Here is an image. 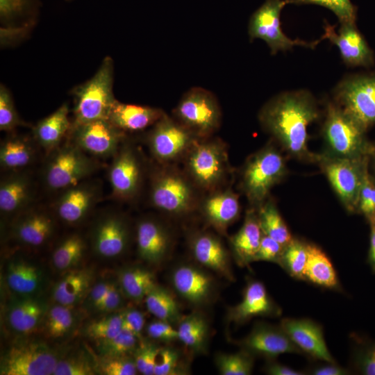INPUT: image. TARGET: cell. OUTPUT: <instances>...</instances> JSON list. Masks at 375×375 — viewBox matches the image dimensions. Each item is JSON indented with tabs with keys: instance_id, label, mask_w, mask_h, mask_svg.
I'll return each instance as SVG.
<instances>
[{
	"instance_id": "cell-1",
	"label": "cell",
	"mask_w": 375,
	"mask_h": 375,
	"mask_svg": "<svg viewBox=\"0 0 375 375\" xmlns=\"http://www.w3.org/2000/svg\"><path fill=\"white\" fill-rule=\"evenodd\" d=\"M315 100L306 91L281 94L260 110L259 121L264 129L291 157L318 162L320 155L308 147V126L319 117Z\"/></svg>"
},
{
	"instance_id": "cell-2",
	"label": "cell",
	"mask_w": 375,
	"mask_h": 375,
	"mask_svg": "<svg viewBox=\"0 0 375 375\" xmlns=\"http://www.w3.org/2000/svg\"><path fill=\"white\" fill-rule=\"evenodd\" d=\"M151 173L149 201L158 210L183 217L198 210L199 190L183 170L173 164H159Z\"/></svg>"
},
{
	"instance_id": "cell-3",
	"label": "cell",
	"mask_w": 375,
	"mask_h": 375,
	"mask_svg": "<svg viewBox=\"0 0 375 375\" xmlns=\"http://www.w3.org/2000/svg\"><path fill=\"white\" fill-rule=\"evenodd\" d=\"M183 171L204 192L222 188L231 172L226 144L219 138H199L182 159Z\"/></svg>"
},
{
	"instance_id": "cell-4",
	"label": "cell",
	"mask_w": 375,
	"mask_h": 375,
	"mask_svg": "<svg viewBox=\"0 0 375 375\" xmlns=\"http://www.w3.org/2000/svg\"><path fill=\"white\" fill-rule=\"evenodd\" d=\"M288 173L285 158L273 144L268 143L245 161L241 170L240 189L250 204L257 208Z\"/></svg>"
},
{
	"instance_id": "cell-5",
	"label": "cell",
	"mask_w": 375,
	"mask_h": 375,
	"mask_svg": "<svg viewBox=\"0 0 375 375\" xmlns=\"http://www.w3.org/2000/svg\"><path fill=\"white\" fill-rule=\"evenodd\" d=\"M113 69V61L107 56L90 79L74 89L73 125L108 119L116 101L112 92Z\"/></svg>"
},
{
	"instance_id": "cell-6",
	"label": "cell",
	"mask_w": 375,
	"mask_h": 375,
	"mask_svg": "<svg viewBox=\"0 0 375 375\" xmlns=\"http://www.w3.org/2000/svg\"><path fill=\"white\" fill-rule=\"evenodd\" d=\"M365 131L338 105H328L322 130L328 148L326 154L341 158L369 157L375 147L367 140Z\"/></svg>"
},
{
	"instance_id": "cell-7",
	"label": "cell",
	"mask_w": 375,
	"mask_h": 375,
	"mask_svg": "<svg viewBox=\"0 0 375 375\" xmlns=\"http://www.w3.org/2000/svg\"><path fill=\"white\" fill-rule=\"evenodd\" d=\"M97 162L74 143L60 145L48 153L43 181L51 190H63L92 174Z\"/></svg>"
},
{
	"instance_id": "cell-8",
	"label": "cell",
	"mask_w": 375,
	"mask_h": 375,
	"mask_svg": "<svg viewBox=\"0 0 375 375\" xmlns=\"http://www.w3.org/2000/svg\"><path fill=\"white\" fill-rule=\"evenodd\" d=\"M173 117L198 138L211 137L219 128L222 111L217 98L201 88H192L173 110Z\"/></svg>"
},
{
	"instance_id": "cell-9",
	"label": "cell",
	"mask_w": 375,
	"mask_h": 375,
	"mask_svg": "<svg viewBox=\"0 0 375 375\" xmlns=\"http://www.w3.org/2000/svg\"><path fill=\"white\" fill-rule=\"evenodd\" d=\"M369 157L341 158L320 155L321 167L339 199L349 212L358 211L359 195Z\"/></svg>"
},
{
	"instance_id": "cell-10",
	"label": "cell",
	"mask_w": 375,
	"mask_h": 375,
	"mask_svg": "<svg viewBox=\"0 0 375 375\" xmlns=\"http://www.w3.org/2000/svg\"><path fill=\"white\" fill-rule=\"evenodd\" d=\"M197 139L189 129L165 113L150 128L147 143L159 164H173L183 158Z\"/></svg>"
},
{
	"instance_id": "cell-11",
	"label": "cell",
	"mask_w": 375,
	"mask_h": 375,
	"mask_svg": "<svg viewBox=\"0 0 375 375\" xmlns=\"http://www.w3.org/2000/svg\"><path fill=\"white\" fill-rule=\"evenodd\" d=\"M335 98L365 130L375 124V73L350 76L337 87Z\"/></svg>"
},
{
	"instance_id": "cell-12",
	"label": "cell",
	"mask_w": 375,
	"mask_h": 375,
	"mask_svg": "<svg viewBox=\"0 0 375 375\" xmlns=\"http://www.w3.org/2000/svg\"><path fill=\"white\" fill-rule=\"evenodd\" d=\"M286 3L285 0H267L249 20L248 33L251 40L257 38L264 40L272 54L290 49L296 45L314 48L323 40L321 38L319 40L307 42L291 40L285 35L281 28L280 15Z\"/></svg>"
},
{
	"instance_id": "cell-13",
	"label": "cell",
	"mask_w": 375,
	"mask_h": 375,
	"mask_svg": "<svg viewBox=\"0 0 375 375\" xmlns=\"http://www.w3.org/2000/svg\"><path fill=\"white\" fill-rule=\"evenodd\" d=\"M108 170L112 197L129 201L139 194L144 177V166L135 147L124 141L115 154Z\"/></svg>"
},
{
	"instance_id": "cell-14",
	"label": "cell",
	"mask_w": 375,
	"mask_h": 375,
	"mask_svg": "<svg viewBox=\"0 0 375 375\" xmlns=\"http://www.w3.org/2000/svg\"><path fill=\"white\" fill-rule=\"evenodd\" d=\"M58 360L47 345L40 342H26L11 347L1 362V375L53 374Z\"/></svg>"
},
{
	"instance_id": "cell-15",
	"label": "cell",
	"mask_w": 375,
	"mask_h": 375,
	"mask_svg": "<svg viewBox=\"0 0 375 375\" xmlns=\"http://www.w3.org/2000/svg\"><path fill=\"white\" fill-rule=\"evenodd\" d=\"M72 143L89 156H113L124 141L126 133L108 119H99L72 126Z\"/></svg>"
},
{
	"instance_id": "cell-16",
	"label": "cell",
	"mask_w": 375,
	"mask_h": 375,
	"mask_svg": "<svg viewBox=\"0 0 375 375\" xmlns=\"http://www.w3.org/2000/svg\"><path fill=\"white\" fill-rule=\"evenodd\" d=\"M253 356L273 360L283 353L303 354L282 328L266 323L255 324L251 332L238 342Z\"/></svg>"
},
{
	"instance_id": "cell-17",
	"label": "cell",
	"mask_w": 375,
	"mask_h": 375,
	"mask_svg": "<svg viewBox=\"0 0 375 375\" xmlns=\"http://www.w3.org/2000/svg\"><path fill=\"white\" fill-rule=\"evenodd\" d=\"M101 188L97 181H81L62 190L54 209L64 222L74 224L83 221L101 199Z\"/></svg>"
},
{
	"instance_id": "cell-18",
	"label": "cell",
	"mask_w": 375,
	"mask_h": 375,
	"mask_svg": "<svg viewBox=\"0 0 375 375\" xmlns=\"http://www.w3.org/2000/svg\"><path fill=\"white\" fill-rule=\"evenodd\" d=\"M130 229L126 218L119 213L109 212L95 224L92 234L94 251L103 258H115L128 247Z\"/></svg>"
},
{
	"instance_id": "cell-19",
	"label": "cell",
	"mask_w": 375,
	"mask_h": 375,
	"mask_svg": "<svg viewBox=\"0 0 375 375\" xmlns=\"http://www.w3.org/2000/svg\"><path fill=\"white\" fill-rule=\"evenodd\" d=\"M279 326L303 354L326 362H335L319 324L309 319L284 318Z\"/></svg>"
},
{
	"instance_id": "cell-20",
	"label": "cell",
	"mask_w": 375,
	"mask_h": 375,
	"mask_svg": "<svg viewBox=\"0 0 375 375\" xmlns=\"http://www.w3.org/2000/svg\"><path fill=\"white\" fill-rule=\"evenodd\" d=\"M198 210L211 226L225 235L229 226L240 216L239 197L231 189L222 188L208 192L201 199Z\"/></svg>"
},
{
	"instance_id": "cell-21",
	"label": "cell",
	"mask_w": 375,
	"mask_h": 375,
	"mask_svg": "<svg viewBox=\"0 0 375 375\" xmlns=\"http://www.w3.org/2000/svg\"><path fill=\"white\" fill-rule=\"evenodd\" d=\"M323 39H328L339 49L344 63L349 66L369 67L374 63V54L355 24H341L338 34L327 22Z\"/></svg>"
},
{
	"instance_id": "cell-22",
	"label": "cell",
	"mask_w": 375,
	"mask_h": 375,
	"mask_svg": "<svg viewBox=\"0 0 375 375\" xmlns=\"http://www.w3.org/2000/svg\"><path fill=\"white\" fill-rule=\"evenodd\" d=\"M190 248L199 264L230 281H234L228 251L218 236L199 232L192 237Z\"/></svg>"
},
{
	"instance_id": "cell-23",
	"label": "cell",
	"mask_w": 375,
	"mask_h": 375,
	"mask_svg": "<svg viewBox=\"0 0 375 375\" xmlns=\"http://www.w3.org/2000/svg\"><path fill=\"white\" fill-rule=\"evenodd\" d=\"M281 308L268 294L260 281H249L242 301L228 310V319L235 324H242L256 316L278 317Z\"/></svg>"
},
{
	"instance_id": "cell-24",
	"label": "cell",
	"mask_w": 375,
	"mask_h": 375,
	"mask_svg": "<svg viewBox=\"0 0 375 375\" xmlns=\"http://www.w3.org/2000/svg\"><path fill=\"white\" fill-rule=\"evenodd\" d=\"M172 283L176 292L189 303L200 306L212 297L215 283L212 277L192 265H181L172 272Z\"/></svg>"
},
{
	"instance_id": "cell-25",
	"label": "cell",
	"mask_w": 375,
	"mask_h": 375,
	"mask_svg": "<svg viewBox=\"0 0 375 375\" xmlns=\"http://www.w3.org/2000/svg\"><path fill=\"white\" fill-rule=\"evenodd\" d=\"M139 256L151 264H158L169 251L171 238L165 227L152 218L140 219L136 226Z\"/></svg>"
},
{
	"instance_id": "cell-26",
	"label": "cell",
	"mask_w": 375,
	"mask_h": 375,
	"mask_svg": "<svg viewBox=\"0 0 375 375\" xmlns=\"http://www.w3.org/2000/svg\"><path fill=\"white\" fill-rule=\"evenodd\" d=\"M54 228V220L49 213L28 208L19 213L12 226V234L25 245L39 247L50 239Z\"/></svg>"
},
{
	"instance_id": "cell-27",
	"label": "cell",
	"mask_w": 375,
	"mask_h": 375,
	"mask_svg": "<svg viewBox=\"0 0 375 375\" xmlns=\"http://www.w3.org/2000/svg\"><path fill=\"white\" fill-rule=\"evenodd\" d=\"M34 194L31 177L22 171L10 172L0 183V210L19 214L29 208Z\"/></svg>"
},
{
	"instance_id": "cell-28",
	"label": "cell",
	"mask_w": 375,
	"mask_h": 375,
	"mask_svg": "<svg viewBox=\"0 0 375 375\" xmlns=\"http://www.w3.org/2000/svg\"><path fill=\"white\" fill-rule=\"evenodd\" d=\"M165 113L158 108L124 103L116 100L110 110L108 120L125 133H132L151 127Z\"/></svg>"
},
{
	"instance_id": "cell-29",
	"label": "cell",
	"mask_w": 375,
	"mask_h": 375,
	"mask_svg": "<svg viewBox=\"0 0 375 375\" xmlns=\"http://www.w3.org/2000/svg\"><path fill=\"white\" fill-rule=\"evenodd\" d=\"M262 235L256 208L247 210L241 228L230 238L232 252L239 265L248 266L253 262Z\"/></svg>"
},
{
	"instance_id": "cell-30",
	"label": "cell",
	"mask_w": 375,
	"mask_h": 375,
	"mask_svg": "<svg viewBox=\"0 0 375 375\" xmlns=\"http://www.w3.org/2000/svg\"><path fill=\"white\" fill-rule=\"evenodd\" d=\"M68 115V106L63 103L33 127L34 140L47 154L58 147L66 134L70 132L72 124Z\"/></svg>"
},
{
	"instance_id": "cell-31",
	"label": "cell",
	"mask_w": 375,
	"mask_h": 375,
	"mask_svg": "<svg viewBox=\"0 0 375 375\" xmlns=\"http://www.w3.org/2000/svg\"><path fill=\"white\" fill-rule=\"evenodd\" d=\"M6 281L10 289L21 297H34L44 281L42 269L22 258L12 259L6 269Z\"/></svg>"
},
{
	"instance_id": "cell-32",
	"label": "cell",
	"mask_w": 375,
	"mask_h": 375,
	"mask_svg": "<svg viewBox=\"0 0 375 375\" xmlns=\"http://www.w3.org/2000/svg\"><path fill=\"white\" fill-rule=\"evenodd\" d=\"M45 315V306L34 297H22L10 305L8 321L17 333L26 334L33 331Z\"/></svg>"
},
{
	"instance_id": "cell-33",
	"label": "cell",
	"mask_w": 375,
	"mask_h": 375,
	"mask_svg": "<svg viewBox=\"0 0 375 375\" xmlns=\"http://www.w3.org/2000/svg\"><path fill=\"white\" fill-rule=\"evenodd\" d=\"M36 149L30 139L13 135L1 144L0 165L7 171H21L35 160Z\"/></svg>"
},
{
	"instance_id": "cell-34",
	"label": "cell",
	"mask_w": 375,
	"mask_h": 375,
	"mask_svg": "<svg viewBox=\"0 0 375 375\" xmlns=\"http://www.w3.org/2000/svg\"><path fill=\"white\" fill-rule=\"evenodd\" d=\"M305 280L322 288L339 290L336 272L326 253L317 245L307 243Z\"/></svg>"
},
{
	"instance_id": "cell-35",
	"label": "cell",
	"mask_w": 375,
	"mask_h": 375,
	"mask_svg": "<svg viewBox=\"0 0 375 375\" xmlns=\"http://www.w3.org/2000/svg\"><path fill=\"white\" fill-rule=\"evenodd\" d=\"M92 280V272L88 269L72 271L54 287L53 299L58 303L70 307L80 301L90 291Z\"/></svg>"
},
{
	"instance_id": "cell-36",
	"label": "cell",
	"mask_w": 375,
	"mask_h": 375,
	"mask_svg": "<svg viewBox=\"0 0 375 375\" xmlns=\"http://www.w3.org/2000/svg\"><path fill=\"white\" fill-rule=\"evenodd\" d=\"M178 340L194 353L206 351L209 327L206 318L199 312L181 318L177 326Z\"/></svg>"
},
{
	"instance_id": "cell-37",
	"label": "cell",
	"mask_w": 375,
	"mask_h": 375,
	"mask_svg": "<svg viewBox=\"0 0 375 375\" xmlns=\"http://www.w3.org/2000/svg\"><path fill=\"white\" fill-rule=\"evenodd\" d=\"M119 285L123 293L129 299L140 301L158 284L154 274L149 270L138 267L123 269L119 275Z\"/></svg>"
},
{
	"instance_id": "cell-38",
	"label": "cell",
	"mask_w": 375,
	"mask_h": 375,
	"mask_svg": "<svg viewBox=\"0 0 375 375\" xmlns=\"http://www.w3.org/2000/svg\"><path fill=\"white\" fill-rule=\"evenodd\" d=\"M256 209L263 234L272 238L283 246L292 240L293 237L272 199L268 198Z\"/></svg>"
},
{
	"instance_id": "cell-39",
	"label": "cell",
	"mask_w": 375,
	"mask_h": 375,
	"mask_svg": "<svg viewBox=\"0 0 375 375\" xmlns=\"http://www.w3.org/2000/svg\"><path fill=\"white\" fill-rule=\"evenodd\" d=\"M148 311L158 319L172 323L179 322L181 314L174 295L166 288L156 285L144 299Z\"/></svg>"
},
{
	"instance_id": "cell-40",
	"label": "cell",
	"mask_w": 375,
	"mask_h": 375,
	"mask_svg": "<svg viewBox=\"0 0 375 375\" xmlns=\"http://www.w3.org/2000/svg\"><path fill=\"white\" fill-rule=\"evenodd\" d=\"M307 258V243L293 238L292 240L284 247L278 265L292 278L305 280Z\"/></svg>"
},
{
	"instance_id": "cell-41",
	"label": "cell",
	"mask_w": 375,
	"mask_h": 375,
	"mask_svg": "<svg viewBox=\"0 0 375 375\" xmlns=\"http://www.w3.org/2000/svg\"><path fill=\"white\" fill-rule=\"evenodd\" d=\"M85 243L78 235L74 234L65 238L55 249L52 262L59 270H66L77 265L83 258Z\"/></svg>"
},
{
	"instance_id": "cell-42",
	"label": "cell",
	"mask_w": 375,
	"mask_h": 375,
	"mask_svg": "<svg viewBox=\"0 0 375 375\" xmlns=\"http://www.w3.org/2000/svg\"><path fill=\"white\" fill-rule=\"evenodd\" d=\"M254 356L241 349L234 353H219L215 365L222 375H249L252 373Z\"/></svg>"
},
{
	"instance_id": "cell-43",
	"label": "cell",
	"mask_w": 375,
	"mask_h": 375,
	"mask_svg": "<svg viewBox=\"0 0 375 375\" xmlns=\"http://www.w3.org/2000/svg\"><path fill=\"white\" fill-rule=\"evenodd\" d=\"M74 324V315L69 306L58 303L51 308L45 320L47 335L58 338L67 333Z\"/></svg>"
},
{
	"instance_id": "cell-44",
	"label": "cell",
	"mask_w": 375,
	"mask_h": 375,
	"mask_svg": "<svg viewBox=\"0 0 375 375\" xmlns=\"http://www.w3.org/2000/svg\"><path fill=\"white\" fill-rule=\"evenodd\" d=\"M138 340L134 334L122 328L115 337L99 342V350L106 357L126 356L135 351Z\"/></svg>"
},
{
	"instance_id": "cell-45",
	"label": "cell",
	"mask_w": 375,
	"mask_h": 375,
	"mask_svg": "<svg viewBox=\"0 0 375 375\" xmlns=\"http://www.w3.org/2000/svg\"><path fill=\"white\" fill-rule=\"evenodd\" d=\"M122 330L121 312L92 322L86 328V334L94 340L102 342L115 337Z\"/></svg>"
},
{
	"instance_id": "cell-46",
	"label": "cell",
	"mask_w": 375,
	"mask_h": 375,
	"mask_svg": "<svg viewBox=\"0 0 375 375\" xmlns=\"http://www.w3.org/2000/svg\"><path fill=\"white\" fill-rule=\"evenodd\" d=\"M287 3L317 4L331 10L341 24H355L356 8L350 0H285Z\"/></svg>"
},
{
	"instance_id": "cell-47",
	"label": "cell",
	"mask_w": 375,
	"mask_h": 375,
	"mask_svg": "<svg viewBox=\"0 0 375 375\" xmlns=\"http://www.w3.org/2000/svg\"><path fill=\"white\" fill-rule=\"evenodd\" d=\"M26 124L20 119L15 107L14 101L8 90L3 85L0 87V129L10 132Z\"/></svg>"
},
{
	"instance_id": "cell-48",
	"label": "cell",
	"mask_w": 375,
	"mask_h": 375,
	"mask_svg": "<svg viewBox=\"0 0 375 375\" xmlns=\"http://www.w3.org/2000/svg\"><path fill=\"white\" fill-rule=\"evenodd\" d=\"M187 370L181 364L180 353L171 347L161 348L154 375H179L186 374Z\"/></svg>"
},
{
	"instance_id": "cell-49",
	"label": "cell",
	"mask_w": 375,
	"mask_h": 375,
	"mask_svg": "<svg viewBox=\"0 0 375 375\" xmlns=\"http://www.w3.org/2000/svg\"><path fill=\"white\" fill-rule=\"evenodd\" d=\"M161 348L153 344H143L135 350L134 361L139 372L144 375L154 374Z\"/></svg>"
},
{
	"instance_id": "cell-50",
	"label": "cell",
	"mask_w": 375,
	"mask_h": 375,
	"mask_svg": "<svg viewBox=\"0 0 375 375\" xmlns=\"http://www.w3.org/2000/svg\"><path fill=\"white\" fill-rule=\"evenodd\" d=\"M54 375H92L94 374L92 364L85 358L72 356L58 360Z\"/></svg>"
},
{
	"instance_id": "cell-51",
	"label": "cell",
	"mask_w": 375,
	"mask_h": 375,
	"mask_svg": "<svg viewBox=\"0 0 375 375\" xmlns=\"http://www.w3.org/2000/svg\"><path fill=\"white\" fill-rule=\"evenodd\" d=\"M358 211L367 219L375 217V181L369 174L368 169L365 173L360 191Z\"/></svg>"
},
{
	"instance_id": "cell-52",
	"label": "cell",
	"mask_w": 375,
	"mask_h": 375,
	"mask_svg": "<svg viewBox=\"0 0 375 375\" xmlns=\"http://www.w3.org/2000/svg\"><path fill=\"white\" fill-rule=\"evenodd\" d=\"M100 369L106 375H135L138 372L134 359L127 356L106 357Z\"/></svg>"
},
{
	"instance_id": "cell-53",
	"label": "cell",
	"mask_w": 375,
	"mask_h": 375,
	"mask_svg": "<svg viewBox=\"0 0 375 375\" xmlns=\"http://www.w3.org/2000/svg\"><path fill=\"white\" fill-rule=\"evenodd\" d=\"M356 369L362 374L375 375V343H364L358 347L353 356Z\"/></svg>"
},
{
	"instance_id": "cell-54",
	"label": "cell",
	"mask_w": 375,
	"mask_h": 375,
	"mask_svg": "<svg viewBox=\"0 0 375 375\" xmlns=\"http://www.w3.org/2000/svg\"><path fill=\"white\" fill-rule=\"evenodd\" d=\"M284 247L276 240L263 234L253 262L267 261L278 264Z\"/></svg>"
},
{
	"instance_id": "cell-55",
	"label": "cell",
	"mask_w": 375,
	"mask_h": 375,
	"mask_svg": "<svg viewBox=\"0 0 375 375\" xmlns=\"http://www.w3.org/2000/svg\"><path fill=\"white\" fill-rule=\"evenodd\" d=\"M31 8V0H0V19L3 24L20 17Z\"/></svg>"
},
{
	"instance_id": "cell-56",
	"label": "cell",
	"mask_w": 375,
	"mask_h": 375,
	"mask_svg": "<svg viewBox=\"0 0 375 375\" xmlns=\"http://www.w3.org/2000/svg\"><path fill=\"white\" fill-rule=\"evenodd\" d=\"M147 333L151 338L163 342H172L178 340L177 328L171 323L158 319L149 324Z\"/></svg>"
},
{
	"instance_id": "cell-57",
	"label": "cell",
	"mask_w": 375,
	"mask_h": 375,
	"mask_svg": "<svg viewBox=\"0 0 375 375\" xmlns=\"http://www.w3.org/2000/svg\"><path fill=\"white\" fill-rule=\"evenodd\" d=\"M122 314V328L140 338L144 326V316L142 312L136 309H128Z\"/></svg>"
},
{
	"instance_id": "cell-58",
	"label": "cell",
	"mask_w": 375,
	"mask_h": 375,
	"mask_svg": "<svg viewBox=\"0 0 375 375\" xmlns=\"http://www.w3.org/2000/svg\"><path fill=\"white\" fill-rule=\"evenodd\" d=\"M123 292L116 283L112 285L103 301L96 307L102 312H110L117 310L123 303Z\"/></svg>"
},
{
	"instance_id": "cell-59",
	"label": "cell",
	"mask_w": 375,
	"mask_h": 375,
	"mask_svg": "<svg viewBox=\"0 0 375 375\" xmlns=\"http://www.w3.org/2000/svg\"><path fill=\"white\" fill-rule=\"evenodd\" d=\"M113 282L101 281L92 288L89 291V300L93 307H96L103 301L106 295L110 290Z\"/></svg>"
},
{
	"instance_id": "cell-60",
	"label": "cell",
	"mask_w": 375,
	"mask_h": 375,
	"mask_svg": "<svg viewBox=\"0 0 375 375\" xmlns=\"http://www.w3.org/2000/svg\"><path fill=\"white\" fill-rule=\"evenodd\" d=\"M309 374L313 375H346L350 372L336 364V362H326L312 367L308 371Z\"/></svg>"
},
{
	"instance_id": "cell-61",
	"label": "cell",
	"mask_w": 375,
	"mask_h": 375,
	"mask_svg": "<svg viewBox=\"0 0 375 375\" xmlns=\"http://www.w3.org/2000/svg\"><path fill=\"white\" fill-rule=\"evenodd\" d=\"M264 367L266 374L270 375H303L305 372L294 369L287 365L269 360Z\"/></svg>"
},
{
	"instance_id": "cell-62",
	"label": "cell",
	"mask_w": 375,
	"mask_h": 375,
	"mask_svg": "<svg viewBox=\"0 0 375 375\" xmlns=\"http://www.w3.org/2000/svg\"><path fill=\"white\" fill-rule=\"evenodd\" d=\"M367 220L371 229L369 260L372 269L375 271V217L369 218Z\"/></svg>"
},
{
	"instance_id": "cell-63",
	"label": "cell",
	"mask_w": 375,
	"mask_h": 375,
	"mask_svg": "<svg viewBox=\"0 0 375 375\" xmlns=\"http://www.w3.org/2000/svg\"><path fill=\"white\" fill-rule=\"evenodd\" d=\"M374 154L375 155V151H374Z\"/></svg>"
},
{
	"instance_id": "cell-64",
	"label": "cell",
	"mask_w": 375,
	"mask_h": 375,
	"mask_svg": "<svg viewBox=\"0 0 375 375\" xmlns=\"http://www.w3.org/2000/svg\"><path fill=\"white\" fill-rule=\"evenodd\" d=\"M67 1H69V0H67Z\"/></svg>"
}]
</instances>
